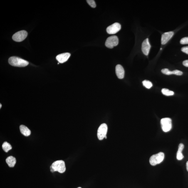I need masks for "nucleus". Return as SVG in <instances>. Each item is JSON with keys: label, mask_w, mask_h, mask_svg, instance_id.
Returning a JSON list of instances; mask_svg holds the SVG:
<instances>
[{"label": "nucleus", "mask_w": 188, "mask_h": 188, "mask_svg": "<svg viewBox=\"0 0 188 188\" xmlns=\"http://www.w3.org/2000/svg\"><path fill=\"white\" fill-rule=\"evenodd\" d=\"M185 66L188 67V60H185L183 63Z\"/></svg>", "instance_id": "24"}, {"label": "nucleus", "mask_w": 188, "mask_h": 188, "mask_svg": "<svg viewBox=\"0 0 188 188\" xmlns=\"http://www.w3.org/2000/svg\"><path fill=\"white\" fill-rule=\"evenodd\" d=\"M20 129L21 133L25 136H28L31 135V130L25 126L22 125L20 126Z\"/></svg>", "instance_id": "14"}, {"label": "nucleus", "mask_w": 188, "mask_h": 188, "mask_svg": "<svg viewBox=\"0 0 188 188\" xmlns=\"http://www.w3.org/2000/svg\"><path fill=\"white\" fill-rule=\"evenodd\" d=\"M151 45L149 43L148 38H146L142 42V52L146 55H148L149 53L151 48Z\"/></svg>", "instance_id": "9"}, {"label": "nucleus", "mask_w": 188, "mask_h": 188, "mask_svg": "<svg viewBox=\"0 0 188 188\" xmlns=\"http://www.w3.org/2000/svg\"><path fill=\"white\" fill-rule=\"evenodd\" d=\"M121 25L118 23H115L107 28V33L110 34H114L120 31Z\"/></svg>", "instance_id": "8"}, {"label": "nucleus", "mask_w": 188, "mask_h": 188, "mask_svg": "<svg viewBox=\"0 0 188 188\" xmlns=\"http://www.w3.org/2000/svg\"><path fill=\"white\" fill-rule=\"evenodd\" d=\"M2 148L5 152H8V151L12 149V147L7 142H4L2 145Z\"/></svg>", "instance_id": "16"}, {"label": "nucleus", "mask_w": 188, "mask_h": 188, "mask_svg": "<svg viewBox=\"0 0 188 188\" xmlns=\"http://www.w3.org/2000/svg\"><path fill=\"white\" fill-rule=\"evenodd\" d=\"M78 188H81V187H78Z\"/></svg>", "instance_id": "28"}, {"label": "nucleus", "mask_w": 188, "mask_h": 188, "mask_svg": "<svg viewBox=\"0 0 188 188\" xmlns=\"http://www.w3.org/2000/svg\"><path fill=\"white\" fill-rule=\"evenodd\" d=\"M172 72V74H174L177 75H179L181 76L183 74V73L182 71L178 70H174Z\"/></svg>", "instance_id": "22"}, {"label": "nucleus", "mask_w": 188, "mask_h": 188, "mask_svg": "<svg viewBox=\"0 0 188 188\" xmlns=\"http://www.w3.org/2000/svg\"><path fill=\"white\" fill-rule=\"evenodd\" d=\"M181 51L188 54V46L183 47L181 48Z\"/></svg>", "instance_id": "23"}, {"label": "nucleus", "mask_w": 188, "mask_h": 188, "mask_svg": "<svg viewBox=\"0 0 188 188\" xmlns=\"http://www.w3.org/2000/svg\"><path fill=\"white\" fill-rule=\"evenodd\" d=\"M174 33L173 31H169L164 33L163 34L161 37V44L162 45H164L167 43L172 37L173 36Z\"/></svg>", "instance_id": "10"}, {"label": "nucleus", "mask_w": 188, "mask_h": 188, "mask_svg": "<svg viewBox=\"0 0 188 188\" xmlns=\"http://www.w3.org/2000/svg\"><path fill=\"white\" fill-rule=\"evenodd\" d=\"M70 56V54L65 53L59 54L56 57V59L60 63H63L67 61Z\"/></svg>", "instance_id": "11"}, {"label": "nucleus", "mask_w": 188, "mask_h": 188, "mask_svg": "<svg viewBox=\"0 0 188 188\" xmlns=\"http://www.w3.org/2000/svg\"><path fill=\"white\" fill-rule=\"evenodd\" d=\"M87 1L89 5L91 6L92 7L95 8L96 7V5L95 1H93V0H87Z\"/></svg>", "instance_id": "20"}, {"label": "nucleus", "mask_w": 188, "mask_h": 188, "mask_svg": "<svg viewBox=\"0 0 188 188\" xmlns=\"http://www.w3.org/2000/svg\"><path fill=\"white\" fill-rule=\"evenodd\" d=\"M116 73L118 78L122 79L125 76V72L123 67L120 65H117L116 67Z\"/></svg>", "instance_id": "12"}, {"label": "nucleus", "mask_w": 188, "mask_h": 188, "mask_svg": "<svg viewBox=\"0 0 188 188\" xmlns=\"http://www.w3.org/2000/svg\"><path fill=\"white\" fill-rule=\"evenodd\" d=\"M108 130V127L106 124H101L99 127L97 131V137L99 140H103L106 136Z\"/></svg>", "instance_id": "5"}, {"label": "nucleus", "mask_w": 188, "mask_h": 188, "mask_svg": "<svg viewBox=\"0 0 188 188\" xmlns=\"http://www.w3.org/2000/svg\"><path fill=\"white\" fill-rule=\"evenodd\" d=\"M186 169H187V170L188 172V161L187 162V163H186Z\"/></svg>", "instance_id": "25"}, {"label": "nucleus", "mask_w": 188, "mask_h": 188, "mask_svg": "<svg viewBox=\"0 0 188 188\" xmlns=\"http://www.w3.org/2000/svg\"><path fill=\"white\" fill-rule=\"evenodd\" d=\"M184 146L183 144L181 143L179 144L178 149L177 153V159L178 160H182L184 158V156L182 153L183 149L184 148Z\"/></svg>", "instance_id": "13"}, {"label": "nucleus", "mask_w": 188, "mask_h": 188, "mask_svg": "<svg viewBox=\"0 0 188 188\" xmlns=\"http://www.w3.org/2000/svg\"><path fill=\"white\" fill-rule=\"evenodd\" d=\"M142 84L147 89H150L153 86V84L149 80H145L142 82Z\"/></svg>", "instance_id": "18"}, {"label": "nucleus", "mask_w": 188, "mask_h": 188, "mask_svg": "<svg viewBox=\"0 0 188 188\" xmlns=\"http://www.w3.org/2000/svg\"><path fill=\"white\" fill-rule=\"evenodd\" d=\"M162 93L166 96H172L174 95V93L173 91L168 89H163L161 91Z\"/></svg>", "instance_id": "17"}, {"label": "nucleus", "mask_w": 188, "mask_h": 188, "mask_svg": "<svg viewBox=\"0 0 188 188\" xmlns=\"http://www.w3.org/2000/svg\"><path fill=\"white\" fill-rule=\"evenodd\" d=\"M119 42L118 38L117 36H112L107 38L105 45L107 48H112L118 44Z\"/></svg>", "instance_id": "6"}, {"label": "nucleus", "mask_w": 188, "mask_h": 188, "mask_svg": "<svg viewBox=\"0 0 188 188\" xmlns=\"http://www.w3.org/2000/svg\"><path fill=\"white\" fill-rule=\"evenodd\" d=\"M161 125L164 132L169 131L172 129V120L169 118H163L161 120Z\"/></svg>", "instance_id": "4"}, {"label": "nucleus", "mask_w": 188, "mask_h": 188, "mask_svg": "<svg viewBox=\"0 0 188 188\" xmlns=\"http://www.w3.org/2000/svg\"><path fill=\"white\" fill-rule=\"evenodd\" d=\"M8 63L12 66L17 67H25L29 64V63L26 60L16 57L10 58Z\"/></svg>", "instance_id": "2"}, {"label": "nucleus", "mask_w": 188, "mask_h": 188, "mask_svg": "<svg viewBox=\"0 0 188 188\" xmlns=\"http://www.w3.org/2000/svg\"><path fill=\"white\" fill-rule=\"evenodd\" d=\"M6 162L10 167H13L16 163V159L12 156L8 157L6 159Z\"/></svg>", "instance_id": "15"}, {"label": "nucleus", "mask_w": 188, "mask_h": 188, "mask_svg": "<svg viewBox=\"0 0 188 188\" xmlns=\"http://www.w3.org/2000/svg\"><path fill=\"white\" fill-rule=\"evenodd\" d=\"M28 33L26 31H22L15 33L12 36V39L15 41L21 42L24 41Z\"/></svg>", "instance_id": "7"}, {"label": "nucleus", "mask_w": 188, "mask_h": 188, "mask_svg": "<svg viewBox=\"0 0 188 188\" xmlns=\"http://www.w3.org/2000/svg\"><path fill=\"white\" fill-rule=\"evenodd\" d=\"M0 106H1V107H0V108H1V107L2 106V105H1V104H0Z\"/></svg>", "instance_id": "26"}, {"label": "nucleus", "mask_w": 188, "mask_h": 188, "mask_svg": "<svg viewBox=\"0 0 188 188\" xmlns=\"http://www.w3.org/2000/svg\"><path fill=\"white\" fill-rule=\"evenodd\" d=\"M164 158V154L163 153L159 152L152 155L150 157L149 160V163L152 166H155L162 162L163 161Z\"/></svg>", "instance_id": "3"}, {"label": "nucleus", "mask_w": 188, "mask_h": 188, "mask_svg": "<svg viewBox=\"0 0 188 188\" xmlns=\"http://www.w3.org/2000/svg\"><path fill=\"white\" fill-rule=\"evenodd\" d=\"M66 170L65 164L63 160L57 161L53 162L50 167V170L52 172H58L60 173H63Z\"/></svg>", "instance_id": "1"}, {"label": "nucleus", "mask_w": 188, "mask_h": 188, "mask_svg": "<svg viewBox=\"0 0 188 188\" xmlns=\"http://www.w3.org/2000/svg\"><path fill=\"white\" fill-rule=\"evenodd\" d=\"M180 43L182 44H188V37H185L181 40Z\"/></svg>", "instance_id": "21"}, {"label": "nucleus", "mask_w": 188, "mask_h": 188, "mask_svg": "<svg viewBox=\"0 0 188 188\" xmlns=\"http://www.w3.org/2000/svg\"><path fill=\"white\" fill-rule=\"evenodd\" d=\"M162 73L166 75L172 74V72L170 71L168 69L165 68L161 70Z\"/></svg>", "instance_id": "19"}, {"label": "nucleus", "mask_w": 188, "mask_h": 188, "mask_svg": "<svg viewBox=\"0 0 188 188\" xmlns=\"http://www.w3.org/2000/svg\"><path fill=\"white\" fill-rule=\"evenodd\" d=\"M160 50H162V48H160Z\"/></svg>", "instance_id": "27"}]
</instances>
